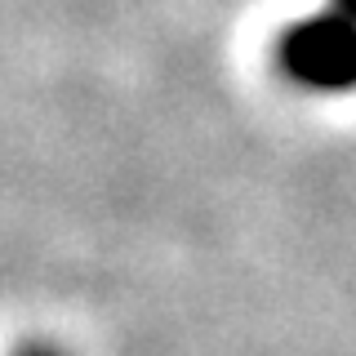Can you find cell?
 Segmentation results:
<instances>
[{
  "label": "cell",
  "mask_w": 356,
  "mask_h": 356,
  "mask_svg": "<svg viewBox=\"0 0 356 356\" xmlns=\"http://www.w3.org/2000/svg\"><path fill=\"white\" fill-rule=\"evenodd\" d=\"M276 67L316 94L356 89V22L330 5L289 22L276 40Z\"/></svg>",
  "instance_id": "obj_1"
},
{
  "label": "cell",
  "mask_w": 356,
  "mask_h": 356,
  "mask_svg": "<svg viewBox=\"0 0 356 356\" xmlns=\"http://www.w3.org/2000/svg\"><path fill=\"white\" fill-rule=\"evenodd\" d=\"M330 9H339L343 18H352V22H356V0H330Z\"/></svg>",
  "instance_id": "obj_2"
}]
</instances>
